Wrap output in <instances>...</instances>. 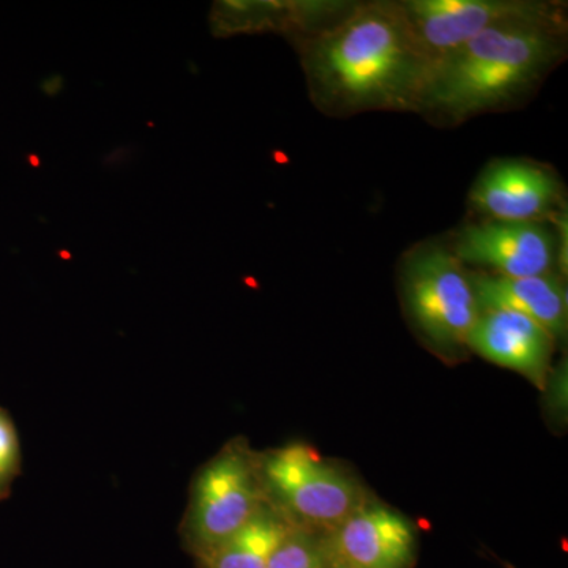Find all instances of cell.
Returning <instances> with one entry per match:
<instances>
[{
	"label": "cell",
	"mask_w": 568,
	"mask_h": 568,
	"mask_svg": "<svg viewBox=\"0 0 568 568\" xmlns=\"http://www.w3.org/2000/svg\"><path fill=\"white\" fill-rule=\"evenodd\" d=\"M297 44L310 95L325 114L422 111L435 61L399 2L354 3L342 20Z\"/></svg>",
	"instance_id": "cell-1"
},
{
	"label": "cell",
	"mask_w": 568,
	"mask_h": 568,
	"mask_svg": "<svg viewBox=\"0 0 568 568\" xmlns=\"http://www.w3.org/2000/svg\"><path fill=\"white\" fill-rule=\"evenodd\" d=\"M567 20L519 21L480 33L433 65L420 112L448 122L500 110L566 54Z\"/></svg>",
	"instance_id": "cell-2"
},
{
	"label": "cell",
	"mask_w": 568,
	"mask_h": 568,
	"mask_svg": "<svg viewBox=\"0 0 568 568\" xmlns=\"http://www.w3.org/2000/svg\"><path fill=\"white\" fill-rule=\"evenodd\" d=\"M402 291L407 313L426 343L443 355L467 349L481 315L473 274L448 246H416L403 261Z\"/></svg>",
	"instance_id": "cell-3"
},
{
	"label": "cell",
	"mask_w": 568,
	"mask_h": 568,
	"mask_svg": "<svg viewBox=\"0 0 568 568\" xmlns=\"http://www.w3.org/2000/svg\"><path fill=\"white\" fill-rule=\"evenodd\" d=\"M265 496L294 528L331 532L365 503L353 477L304 444L271 452L260 462Z\"/></svg>",
	"instance_id": "cell-4"
},
{
	"label": "cell",
	"mask_w": 568,
	"mask_h": 568,
	"mask_svg": "<svg viewBox=\"0 0 568 568\" xmlns=\"http://www.w3.org/2000/svg\"><path fill=\"white\" fill-rule=\"evenodd\" d=\"M267 503L260 462L245 448H224L194 480L185 523L194 555H211Z\"/></svg>",
	"instance_id": "cell-5"
},
{
	"label": "cell",
	"mask_w": 568,
	"mask_h": 568,
	"mask_svg": "<svg viewBox=\"0 0 568 568\" xmlns=\"http://www.w3.org/2000/svg\"><path fill=\"white\" fill-rule=\"evenodd\" d=\"M399 6L435 62L499 26L567 20L562 3L541 0H403Z\"/></svg>",
	"instance_id": "cell-6"
},
{
	"label": "cell",
	"mask_w": 568,
	"mask_h": 568,
	"mask_svg": "<svg viewBox=\"0 0 568 568\" xmlns=\"http://www.w3.org/2000/svg\"><path fill=\"white\" fill-rule=\"evenodd\" d=\"M448 248L463 264L514 278L555 274L560 260L558 237L545 223L484 220L462 227Z\"/></svg>",
	"instance_id": "cell-7"
},
{
	"label": "cell",
	"mask_w": 568,
	"mask_h": 568,
	"mask_svg": "<svg viewBox=\"0 0 568 568\" xmlns=\"http://www.w3.org/2000/svg\"><path fill=\"white\" fill-rule=\"evenodd\" d=\"M323 544L327 562L346 568H413L417 556L413 523L372 500L324 534Z\"/></svg>",
	"instance_id": "cell-8"
},
{
	"label": "cell",
	"mask_w": 568,
	"mask_h": 568,
	"mask_svg": "<svg viewBox=\"0 0 568 568\" xmlns=\"http://www.w3.org/2000/svg\"><path fill=\"white\" fill-rule=\"evenodd\" d=\"M485 220L544 223L562 205V185L547 168L525 160H497L481 171L469 194Z\"/></svg>",
	"instance_id": "cell-9"
},
{
	"label": "cell",
	"mask_w": 568,
	"mask_h": 568,
	"mask_svg": "<svg viewBox=\"0 0 568 568\" xmlns=\"http://www.w3.org/2000/svg\"><path fill=\"white\" fill-rule=\"evenodd\" d=\"M555 345L556 339L540 324L506 310L481 312L467 339V349L518 372L540 388L551 372Z\"/></svg>",
	"instance_id": "cell-10"
},
{
	"label": "cell",
	"mask_w": 568,
	"mask_h": 568,
	"mask_svg": "<svg viewBox=\"0 0 568 568\" xmlns=\"http://www.w3.org/2000/svg\"><path fill=\"white\" fill-rule=\"evenodd\" d=\"M353 6L338 0H231L216 3L212 28L219 36L283 32L297 41L331 28Z\"/></svg>",
	"instance_id": "cell-11"
},
{
	"label": "cell",
	"mask_w": 568,
	"mask_h": 568,
	"mask_svg": "<svg viewBox=\"0 0 568 568\" xmlns=\"http://www.w3.org/2000/svg\"><path fill=\"white\" fill-rule=\"evenodd\" d=\"M470 274L481 312L506 310L518 313L540 324L556 342L566 339L568 301L560 276L549 274L514 278L474 272Z\"/></svg>",
	"instance_id": "cell-12"
},
{
	"label": "cell",
	"mask_w": 568,
	"mask_h": 568,
	"mask_svg": "<svg viewBox=\"0 0 568 568\" xmlns=\"http://www.w3.org/2000/svg\"><path fill=\"white\" fill-rule=\"evenodd\" d=\"M294 526L271 503L203 560L205 568H268Z\"/></svg>",
	"instance_id": "cell-13"
},
{
	"label": "cell",
	"mask_w": 568,
	"mask_h": 568,
	"mask_svg": "<svg viewBox=\"0 0 568 568\" xmlns=\"http://www.w3.org/2000/svg\"><path fill=\"white\" fill-rule=\"evenodd\" d=\"M323 536L293 528L272 556L268 568H327Z\"/></svg>",
	"instance_id": "cell-14"
},
{
	"label": "cell",
	"mask_w": 568,
	"mask_h": 568,
	"mask_svg": "<svg viewBox=\"0 0 568 568\" xmlns=\"http://www.w3.org/2000/svg\"><path fill=\"white\" fill-rule=\"evenodd\" d=\"M20 458V446L13 424L6 414L0 413V485L6 484L14 470Z\"/></svg>",
	"instance_id": "cell-15"
},
{
	"label": "cell",
	"mask_w": 568,
	"mask_h": 568,
	"mask_svg": "<svg viewBox=\"0 0 568 568\" xmlns=\"http://www.w3.org/2000/svg\"><path fill=\"white\" fill-rule=\"evenodd\" d=\"M327 568H346V567H342V566H332V564H327Z\"/></svg>",
	"instance_id": "cell-16"
},
{
	"label": "cell",
	"mask_w": 568,
	"mask_h": 568,
	"mask_svg": "<svg viewBox=\"0 0 568 568\" xmlns=\"http://www.w3.org/2000/svg\"><path fill=\"white\" fill-rule=\"evenodd\" d=\"M506 568H517V567L511 566V564H506Z\"/></svg>",
	"instance_id": "cell-17"
}]
</instances>
